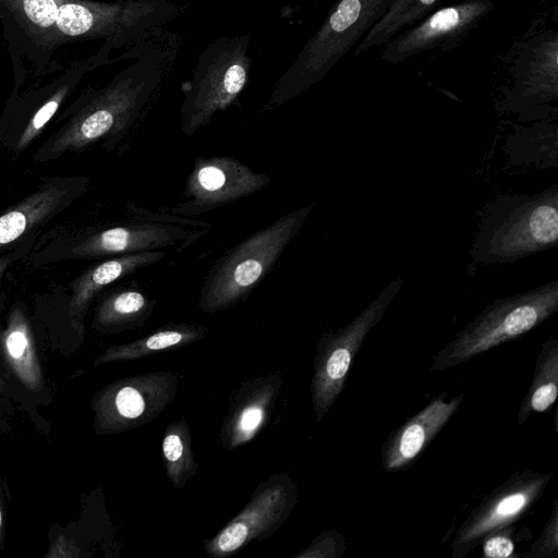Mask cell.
I'll return each instance as SVG.
<instances>
[{"label":"cell","mask_w":558,"mask_h":558,"mask_svg":"<svg viewBox=\"0 0 558 558\" xmlns=\"http://www.w3.org/2000/svg\"><path fill=\"white\" fill-rule=\"evenodd\" d=\"M282 386L281 372L241 383L232 395L220 428V441L225 449L234 450L246 445L267 426Z\"/></svg>","instance_id":"obj_16"},{"label":"cell","mask_w":558,"mask_h":558,"mask_svg":"<svg viewBox=\"0 0 558 558\" xmlns=\"http://www.w3.org/2000/svg\"><path fill=\"white\" fill-rule=\"evenodd\" d=\"M179 375L159 371L128 377L110 390V426L117 430L138 428L156 420L178 392Z\"/></svg>","instance_id":"obj_15"},{"label":"cell","mask_w":558,"mask_h":558,"mask_svg":"<svg viewBox=\"0 0 558 558\" xmlns=\"http://www.w3.org/2000/svg\"><path fill=\"white\" fill-rule=\"evenodd\" d=\"M28 339L22 328L13 329L7 338V349L11 357L17 360L26 352Z\"/></svg>","instance_id":"obj_28"},{"label":"cell","mask_w":558,"mask_h":558,"mask_svg":"<svg viewBox=\"0 0 558 558\" xmlns=\"http://www.w3.org/2000/svg\"><path fill=\"white\" fill-rule=\"evenodd\" d=\"M493 9L492 0H463L432 11L391 38L380 58L398 64L434 49H452L478 27Z\"/></svg>","instance_id":"obj_13"},{"label":"cell","mask_w":558,"mask_h":558,"mask_svg":"<svg viewBox=\"0 0 558 558\" xmlns=\"http://www.w3.org/2000/svg\"><path fill=\"white\" fill-rule=\"evenodd\" d=\"M446 397L441 392L388 435L380 451L385 471L396 472L412 465L458 411L464 393L450 400Z\"/></svg>","instance_id":"obj_17"},{"label":"cell","mask_w":558,"mask_h":558,"mask_svg":"<svg viewBox=\"0 0 558 558\" xmlns=\"http://www.w3.org/2000/svg\"><path fill=\"white\" fill-rule=\"evenodd\" d=\"M299 499L298 486L289 472L263 480L245 507L214 537L204 542L210 558L230 557L253 541H264L287 521Z\"/></svg>","instance_id":"obj_9"},{"label":"cell","mask_w":558,"mask_h":558,"mask_svg":"<svg viewBox=\"0 0 558 558\" xmlns=\"http://www.w3.org/2000/svg\"><path fill=\"white\" fill-rule=\"evenodd\" d=\"M553 474L523 470L512 473L487 494L457 531L452 557L463 558L490 532L521 519L542 497Z\"/></svg>","instance_id":"obj_11"},{"label":"cell","mask_w":558,"mask_h":558,"mask_svg":"<svg viewBox=\"0 0 558 558\" xmlns=\"http://www.w3.org/2000/svg\"><path fill=\"white\" fill-rule=\"evenodd\" d=\"M315 204L280 216L220 256L203 281L198 308L215 314L247 299L300 232Z\"/></svg>","instance_id":"obj_4"},{"label":"cell","mask_w":558,"mask_h":558,"mask_svg":"<svg viewBox=\"0 0 558 558\" xmlns=\"http://www.w3.org/2000/svg\"><path fill=\"white\" fill-rule=\"evenodd\" d=\"M558 395V338L551 335L536 356L533 379L519 407L517 423L522 425L533 413L550 409Z\"/></svg>","instance_id":"obj_21"},{"label":"cell","mask_w":558,"mask_h":558,"mask_svg":"<svg viewBox=\"0 0 558 558\" xmlns=\"http://www.w3.org/2000/svg\"><path fill=\"white\" fill-rule=\"evenodd\" d=\"M85 175L46 177L0 215V254L12 248L78 201L89 189Z\"/></svg>","instance_id":"obj_14"},{"label":"cell","mask_w":558,"mask_h":558,"mask_svg":"<svg viewBox=\"0 0 558 558\" xmlns=\"http://www.w3.org/2000/svg\"><path fill=\"white\" fill-rule=\"evenodd\" d=\"M211 225L170 214H150L141 209L134 220L87 229L51 240L29 254L32 267L73 259H102L111 256L185 248L203 236Z\"/></svg>","instance_id":"obj_3"},{"label":"cell","mask_w":558,"mask_h":558,"mask_svg":"<svg viewBox=\"0 0 558 558\" xmlns=\"http://www.w3.org/2000/svg\"><path fill=\"white\" fill-rule=\"evenodd\" d=\"M157 301L135 286L120 287L100 302L95 323L98 327L121 331L142 327L153 315Z\"/></svg>","instance_id":"obj_20"},{"label":"cell","mask_w":558,"mask_h":558,"mask_svg":"<svg viewBox=\"0 0 558 558\" xmlns=\"http://www.w3.org/2000/svg\"><path fill=\"white\" fill-rule=\"evenodd\" d=\"M250 43V34L219 37L198 56L180 108L181 131L186 136L230 107L244 90L252 65Z\"/></svg>","instance_id":"obj_7"},{"label":"cell","mask_w":558,"mask_h":558,"mask_svg":"<svg viewBox=\"0 0 558 558\" xmlns=\"http://www.w3.org/2000/svg\"><path fill=\"white\" fill-rule=\"evenodd\" d=\"M175 43L160 28L136 43V61L75 108L68 121L37 147L33 161H53L96 144L107 151L118 148L160 89L177 54Z\"/></svg>","instance_id":"obj_1"},{"label":"cell","mask_w":558,"mask_h":558,"mask_svg":"<svg viewBox=\"0 0 558 558\" xmlns=\"http://www.w3.org/2000/svg\"><path fill=\"white\" fill-rule=\"evenodd\" d=\"M266 173L255 171L229 156L195 158L186 177L184 202L168 209L179 217L197 216L250 196L270 183Z\"/></svg>","instance_id":"obj_12"},{"label":"cell","mask_w":558,"mask_h":558,"mask_svg":"<svg viewBox=\"0 0 558 558\" xmlns=\"http://www.w3.org/2000/svg\"><path fill=\"white\" fill-rule=\"evenodd\" d=\"M166 256L162 250L102 258L77 276L72 284L71 307L81 315L93 299L110 284L153 266Z\"/></svg>","instance_id":"obj_18"},{"label":"cell","mask_w":558,"mask_h":558,"mask_svg":"<svg viewBox=\"0 0 558 558\" xmlns=\"http://www.w3.org/2000/svg\"><path fill=\"white\" fill-rule=\"evenodd\" d=\"M208 329L193 323H168L135 341L109 348L101 362L132 361L157 352L180 349L206 338Z\"/></svg>","instance_id":"obj_19"},{"label":"cell","mask_w":558,"mask_h":558,"mask_svg":"<svg viewBox=\"0 0 558 558\" xmlns=\"http://www.w3.org/2000/svg\"><path fill=\"white\" fill-rule=\"evenodd\" d=\"M522 556L529 558L558 557V499L554 500L550 515L544 524L539 537Z\"/></svg>","instance_id":"obj_24"},{"label":"cell","mask_w":558,"mask_h":558,"mask_svg":"<svg viewBox=\"0 0 558 558\" xmlns=\"http://www.w3.org/2000/svg\"><path fill=\"white\" fill-rule=\"evenodd\" d=\"M392 1L337 0L276 82L263 110L278 107L320 82L385 14Z\"/></svg>","instance_id":"obj_5"},{"label":"cell","mask_w":558,"mask_h":558,"mask_svg":"<svg viewBox=\"0 0 558 558\" xmlns=\"http://www.w3.org/2000/svg\"><path fill=\"white\" fill-rule=\"evenodd\" d=\"M403 282V278L390 281L353 320L320 337L316 347L310 385L317 423L324 420L342 392L353 360L363 341L383 319Z\"/></svg>","instance_id":"obj_8"},{"label":"cell","mask_w":558,"mask_h":558,"mask_svg":"<svg viewBox=\"0 0 558 558\" xmlns=\"http://www.w3.org/2000/svg\"><path fill=\"white\" fill-rule=\"evenodd\" d=\"M558 242V183L529 194H504L483 213L471 255L484 265L505 264L550 250Z\"/></svg>","instance_id":"obj_2"},{"label":"cell","mask_w":558,"mask_h":558,"mask_svg":"<svg viewBox=\"0 0 558 558\" xmlns=\"http://www.w3.org/2000/svg\"><path fill=\"white\" fill-rule=\"evenodd\" d=\"M1 524H2V515H1V511H0V527H1Z\"/></svg>","instance_id":"obj_29"},{"label":"cell","mask_w":558,"mask_h":558,"mask_svg":"<svg viewBox=\"0 0 558 558\" xmlns=\"http://www.w3.org/2000/svg\"><path fill=\"white\" fill-rule=\"evenodd\" d=\"M161 451L168 481L175 489L184 488L199 468L192 450L190 426L184 417L167 425Z\"/></svg>","instance_id":"obj_23"},{"label":"cell","mask_w":558,"mask_h":558,"mask_svg":"<svg viewBox=\"0 0 558 558\" xmlns=\"http://www.w3.org/2000/svg\"><path fill=\"white\" fill-rule=\"evenodd\" d=\"M345 550V539L336 530L325 531L315 537L302 551L293 558H339Z\"/></svg>","instance_id":"obj_25"},{"label":"cell","mask_w":558,"mask_h":558,"mask_svg":"<svg viewBox=\"0 0 558 558\" xmlns=\"http://www.w3.org/2000/svg\"><path fill=\"white\" fill-rule=\"evenodd\" d=\"M514 524L488 533L481 542L483 555L487 558H510L514 556L512 534Z\"/></svg>","instance_id":"obj_26"},{"label":"cell","mask_w":558,"mask_h":558,"mask_svg":"<svg viewBox=\"0 0 558 558\" xmlns=\"http://www.w3.org/2000/svg\"><path fill=\"white\" fill-rule=\"evenodd\" d=\"M515 50L506 107L524 120L548 118V104L558 98V33L542 28L515 46Z\"/></svg>","instance_id":"obj_10"},{"label":"cell","mask_w":558,"mask_h":558,"mask_svg":"<svg viewBox=\"0 0 558 558\" xmlns=\"http://www.w3.org/2000/svg\"><path fill=\"white\" fill-rule=\"evenodd\" d=\"M37 233L32 234L12 248L0 254V288L9 269L19 260L26 258L33 251Z\"/></svg>","instance_id":"obj_27"},{"label":"cell","mask_w":558,"mask_h":558,"mask_svg":"<svg viewBox=\"0 0 558 558\" xmlns=\"http://www.w3.org/2000/svg\"><path fill=\"white\" fill-rule=\"evenodd\" d=\"M558 310V280L494 300L434 356V372L456 367L538 327Z\"/></svg>","instance_id":"obj_6"},{"label":"cell","mask_w":558,"mask_h":558,"mask_svg":"<svg viewBox=\"0 0 558 558\" xmlns=\"http://www.w3.org/2000/svg\"><path fill=\"white\" fill-rule=\"evenodd\" d=\"M441 0H393L385 14L356 46L353 57L386 45L391 38L430 13Z\"/></svg>","instance_id":"obj_22"}]
</instances>
